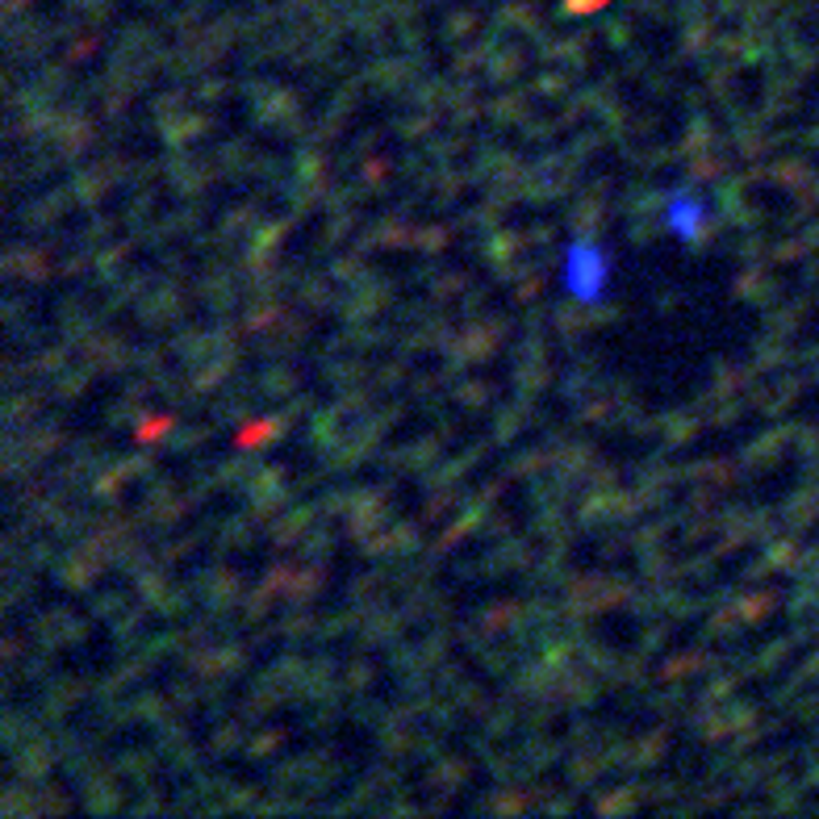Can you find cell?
<instances>
[{
    "label": "cell",
    "instance_id": "obj_1",
    "mask_svg": "<svg viewBox=\"0 0 819 819\" xmlns=\"http://www.w3.org/2000/svg\"><path fill=\"white\" fill-rule=\"evenodd\" d=\"M565 280L581 301H598L606 289V255L590 243H574L565 260Z\"/></svg>",
    "mask_w": 819,
    "mask_h": 819
}]
</instances>
